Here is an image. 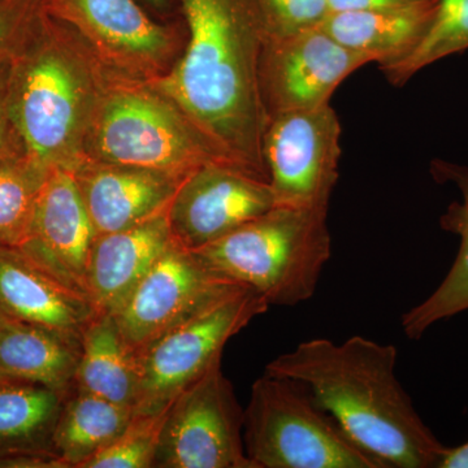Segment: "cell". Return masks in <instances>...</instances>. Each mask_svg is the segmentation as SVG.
Wrapping results in <instances>:
<instances>
[{
    "mask_svg": "<svg viewBox=\"0 0 468 468\" xmlns=\"http://www.w3.org/2000/svg\"><path fill=\"white\" fill-rule=\"evenodd\" d=\"M97 236L167 212L183 180L147 169L86 159L72 171Z\"/></svg>",
    "mask_w": 468,
    "mask_h": 468,
    "instance_id": "16",
    "label": "cell"
},
{
    "mask_svg": "<svg viewBox=\"0 0 468 468\" xmlns=\"http://www.w3.org/2000/svg\"><path fill=\"white\" fill-rule=\"evenodd\" d=\"M7 318H5V315H3V314H0V326H2L3 324H5V322H7Z\"/></svg>",
    "mask_w": 468,
    "mask_h": 468,
    "instance_id": "33",
    "label": "cell"
},
{
    "mask_svg": "<svg viewBox=\"0 0 468 468\" xmlns=\"http://www.w3.org/2000/svg\"><path fill=\"white\" fill-rule=\"evenodd\" d=\"M81 344L27 323L0 326V377L45 385L67 394L75 384Z\"/></svg>",
    "mask_w": 468,
    "mask_h": 468,
    "instance_id": "20",
    "label": "cell"
},
{
    "mask_svg": "<svg viewBox=\"0 0 468 468\" xmlns=\"http://www.w3.org/2000/svg\"><path fill=\"white\" fill-rule=\"evenodd\" d=\"M0 314L81 344L97 311L85 292L64 284L23 251L0 248Z\"/></svg>",
    "mask_w": 468,
    "mask_h": 468,
    "instance_id": "15",
    "label": "cell"
},
{
    "mask_svg": "<svg viewBox=\"0 0 468 468\" xmlns=\"http://www.w3.org/2000/svg\"><path fill=\"white\" fill-rule=\"evenodd\" d=\"M11 57L0 58V165L26 156L9 109Z\"/></svg>",
    "mask_w": 468,
    "mask_h": 468,
    "instance_id": "29",
    "label": "cell"
},
{
    "mask_svg": "<svg viewBox=\"0 0 468 468\" xmlns=\"http://www.w3.org/2000/svg\"><path fill=\"white\" fill-rule=\"evenodd\" d=\"M68 29L42 7L11 57L9 109L27 158L75 171L97 101L88 67L68 46Z\"/></svg>",
    "mask_w": 468,
    "mask_h": 468,
    "instance_id": "3",
    "label": "cell"
},
{
    "mask_svg": "<svg viewBox=\"0 0 468 468\" xmlns=\"http://www.w3.org/2000/svg\"><path fill=\"white\" fill-rule=\"evenodd\" d=\"M85 155L183 181L206 163L223 160L165 95L150 82L134 80L109 81L98 88Z\"/></svg>",
    "mask_w": 468,
    "mask_h": 468,
    "instance_id": "5",
    "label": "cell"
},
{
    "mask_svg": "<svg viewBox=\"0 0 468 468\" xmlns=\"http://www.w3.org/2000/svg\"><path fill=\"white\" fill-rule=\"evenodd\" d=\"M340 137L331 104L268 119L263 159L276 206L328 208L338 178Z\"/></svg>",
    "mask_w": 468,
    "mask_h": 468,
    "instance_id": "9",
    "label": "cell"
},
{
    "mask_svg": "<svg viewBox=\"0 0 468 468\" xmlns=\"http://www.w3.org/2000/svg\"><path fill=\"white\" fill-rule=\"evenodd\" d=\"M328 208L275 206L223 239L193 251L218 275L270 306L292 307L315 294L331 260Z\"/></svg>",
    "mask_w": 468,
    "mask_h": 468,
    "instance_id": "4",
    "label": "cell"
},
{
    "mask_svg": "<svg viewBox=\"0 0 468 468\" xmlns=\"http://www.w3.org/2000/svg\"><path fill=\"white\" fill-rule=\"evenodd\" d=\"M42 7V0H0V58L12 57Z\"/></svg>",
    "mask_w": 468,
    "mask_h": 468,
    "instance_id": "28",
    "label": "cell"
},
{
    "mask_svg": "<svg viewBox=\"0 0 468 468\" xmlns=\"http://www.w3.org/2000/svg\"><path fill=\"white\" fill-rule=\"evenodd\" d=\"M268 309L270 304L257 292L236 289L137 353L133 415L156 414L168 409L221 360L228 341Z\"/></svg>",
    "mask_w": 468,
    "mask_h": 468,
    "instance_id": "7",
    "label": "cell"
},
{
    "mask_svg": "<svg viewBox=\"0 0 468 468\" xmlns=\"http://www.w3.org/2000/svg\"><path fill=\"white\" fill-rule=\"evenodd\" d=\"M243 443L255 468H383L320 408L306 385L268 372L252 384Z\"/></svg>",
    "mask_w": 468,
    "mask_h": 468,
    "instance_id": "6",
    "label": "cell"
},
{
    "mask_svg": "<svg viewBox=\"0 0 468 468\" xmlns=\"http://www.w3.org/2000/svg\"><path fill=\"white\" fill-rule=\"evenodd\" d=\"M66 394L0 377V466L15 458L57 455L54 432Z\"/></svg>",
    "mask_w": 468,
    "mask_h": 468,
    "instance_id": "21",
    "label": "cell"
},
{
    "mask_svg": "<svg viewBox=\"0 0 468 468\" xmlns=\"http://www.w3.org/2000/svg\"><path fill=\"white\" fill-rule=\"evenodd\" d=\"M436 12L437 0H420L367 11L334 12L322 27L345 48L385 68L415 51Z\"/></svg>",
    "mask_w": 468,
    "mask_h": 468,
    "instance_id": "18",
    "label": "cell"
},
{
    "mask_svg": "<svg viewBox=\"0 0 468 468\" xmlns=\"http://www.w3.org/2000/svg\"><path fill=\"white\" fill-rule=\"evenodd\" d=\"M268 181L212 160L178 186L167 217L176 245L196 251L275 207Z\"/></svg>",
    "mask_w": 468,
    "mask_h": 468,
    "instance_id": "12",
    "label": "cell"
},
{
    "mask_svg": "<svg viewBox=\"0 0 468 468\" xmlns=\"http://www.w3.org/2000/svg\"><path fill=\"white\" fill-rule=\"evenodd\" d=\"M174 243L167 212L97 236L86 273V292L97 314L116 315Z\"/></svg>",
    "mask_w": 468,
    "mask_h": 468,
    "instance_id": "17",
    "label": "cell"
},
{
    "mask_svg": "<svg viewBox=\"0 0 468 468\" xmlns=\"http://www.w3.org/2000/svg\"><path fill=\"white\" fill-rule=\"evenodd\" d=\"M436 468H468V441L457 448H446Z\"/></svg>",
    "mask_w": 468,
    "mask_h": 468,
    "instance_id": "31",
    "label": "cell"
},
{
    "mask_svg": "<svg viewBox=\"0 0 468 468\" xmlns=\"http://www.w3.org/2000/svg\"><path fill=\"white\" fill-rule=\"evenodd\" d=\"M239 288L243 286L218 275L193 251L174 243L113 318L137 354Z\"/></svg>",
    "mask_w": 468,
    "mask_h": 468,
    "instance_id": "10",
    "label": "cell"
},
{
    "mask_svg": "<svg viewBox=\"0 0 468 468\" xmlns=\"http://www.w3.org/2000/svg\"><path fill=\"white\" fill-rule=\"evenodd\" d=\"M399 350L362 335L303 341L266 367L306 385L316 403L383 468H433L445 452L397 377Z\"/></svg>",
    "mask_w": 468,
    "mask_h": 468,
    "instance_id": "2",
    "label": "cell"
},
{
    "mask_svg": "<svg viewBox=\"0 0 468 468\" xmlns=\"http://www.w3.org/2000/svg\"><path fill=\"white\" fill-rule=\"evenodd\" d=\"M75 385L133 410L138 388L137 354L126 344L112 315L97 314L86 326Z\"/></svg>",
    "mask_w": 468,
    "mask_h": 468,
    "instance_id": "22",
    "label": "cell"
},
{
    "mask_svg": "<svg viewBox=\"0 0 468 468\" xmlns=\"http://www.w3.org/2000/svg\"><path fill=\"white\" fill-rule=\"evenodd\" d=\"M147 2L151 3L153 5H156V7H163V5H167L168 0H147Z\"/></svg>",
    "mask_w": 468,
    "mask_h": 468,
    "instance_id": "32",
    "label": "cell"
},
{
    "mask_svg": "<svg viewBox=\"0 0 468 468\" xmlns=\"http://www.w3.org/2000/svg\"><path fill=\"white\" fill-rule=\"evenodd\" d=\"M132 418L133 410L129 406L117 405L73 384L64 397L55 427V454L67 468H81L112 442Z\"/></svg>",
    "mask_w": 468,
    "mask_h": 468,
    "instance_id": "23",
    "label": "cell"
},
{
    "mask_svg": "<svg viewBox=\"0 0 468 468\" xmlns=\"http://www.w3.org/2000/svg\"><path fill=\"white\" fill-rule=\"evenodd\" d=\"M369 61L316 27L268 37L261 57L260 88L268 115L326 106L338 85Z\"/></svg>",
    "mask_w": 468,
    "mask_h": 468,
    "instance_id": "11",
    "label": "cell"
},
{
    "mask_svg": "<svg viewBox=\"0 0 468 468\" xmlns=\"http://www.w3.org/2000/svg\"><path fill=\"white\" fill-rule=\"evenodd\" d=\"M167 412L165 409L156 414L133 415L125 430L81 468L154 467Z\"/></svg>",
    "mask_w": 468,
    "mask_h": 468,
    "instance_id": "26",
    "label": "cell"
},
{
    "mask_svg": "<svg viewBox=\"0 0 468 468\" xmlns=\"http://www.w3.org/2000/svg\"><path fill=\"white\" fill-rule=\"evenodd\" d=\"M270 37L322 27L331 14L328 0H261Z\"/></svg>",
    "mask_w": 468,
    "mask_h": 468,
    "instance_id": "27",
    "label": "cell"
},
{
    "mask_svg": "<svg viewBox=\"0 0 468 468\" xmlns=\"http://www.w3.org/2000/svg\"><path fill=\"white\" fill-rule=\"evenodd\" d=\"M245 410L215 363L168 408L156 468H255L243 443Z\"/></svg>",
    "mask_w": 468,
    "mask_h": 468,
    "instance_id": "8",
    "label": "cell"
},
{
    "mask_svg": "<svg viewBox=\"0 0 468 468\" xmlns=\"http://www.w3.org/2000/svg\"><path fill=\"white\" fill-rule=\"evenodd\" d=\"M42 9L126 75L156 79L171 57L168 27L151 20L134 0H42Z\"/></svg>",
    "mask_w": 468,
    "mask_h": 468,
    "instance_id": "13",
    "label": "cell"
},
{
    "mask_svg": "<svg viewBox=\"0 0 468 468\" xmlns=\"http://www.w3.org/2000/svg\"><path fill=\"white\" fill-rule=\"evenodd\" d=\"M432 172L436 180L449 181L461 192V201L452 202L440 218L442 229L460 239V249L435 291L403 315L402 329L410 340H420L436 323L468 311V168L439 160Z\"/></svg>",
    "mask_w": 468,
    "mask_h": 468,
    "instance_id": "19",
    "label": "cell"
},
{
    "mask_svg": "<svg viewBox=\"0 0 468 468\" xmlns=\"http://www.w3.org/2000/svg\"><path fill=\"white\" fill-rule=\"evenodd\" d=\"M97 232L70 169L51 168L43 181L32 226L18 250L64 284L86 292ZM89 297V295H88Z\"/></svg>",
    "mask_w": 468,
    "mask_h": 468,
    "instance_id": "14",
    "label": "cell"
},
{
    "mask_svg": "<svg viewBox=\"0 0 468 468\" xmlns=\"http://www.w3.org/2000/svg\"><path fill=\"white\" fill-rule=\"evenodd\" d=\"M420 0H328L331 14L334 12L367 11L394 7V5H409Z\"/></svg>",
    "mask_w": 468,
    "mask_h": 468,
    "instance_id": "30",
    "label": "cell"
},
{
    "mask_svg": "<svg viewBox=\"0 0 468 468\" xmlns=\"http://www.w3.org/2000/svg\"><path fill=\"white\" fill-rule=\"evenodd\" d=\"M468 48V0H437L432 26L405 60L381 68L393 85L406 84L423 68Z\"/></svg>",
    "mask_w": 468,
    "mask_h": 468,
    "instance_id": "25",
    "label": "cell"
},
{
    "mask_svg": "<svg viewBox=\"0 0 468 468\" xmlns=\"http://www.w3.org/2000/svg\"><path fill=\"white\" fill-rule=\"evenodd\" d=\"M189 43L177 66L149 80L215 153L268 181L260 66L270 32L261 0H177Z\"/></svg>",
    "mask_w": 468,
    "mask_h": 468,
    "instance_id": "1",
    "label": "cell"
},
{
    "mask_svg": "<svg viewBox=\"0 0 468 468\" xmlns=\"http://www.w3.org/2000/svg\"><path fill=\"white\" fill-rule=\"evenodd\" d=\"M48 171L27 156L0 165V248L20 249L26 241Z\"/></svg>",
    "mask_w": 468,
    "mask_h": 468,
    "instance_id": "24",
    "label": "cell"
}]
</instances>
